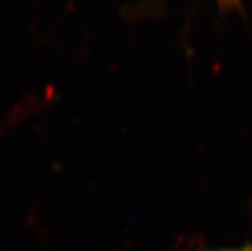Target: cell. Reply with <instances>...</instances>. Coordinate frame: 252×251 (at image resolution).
Returning <instances> with one entry per match:
<instances>
[{
    "label": "cell",
    "instance_id": "6da1fadb",
    "mask_svg": "<svg viewBox=\"0 0 252 251\" xmlns=\"http://www.w3.org/2000/svg\"><path fill=\"white\" fill-rule=\"evenodd\" d=\"M229 251H252V248H244V250H229Z\"/></svg>",
    "mask_w": 252,
    "mask_h": 251
},
{
    "label": "cell",
    "instance_id": "7a4b0ae2",
    "mask_svg": "<svg viewBox=\"0 0 252 251\" xmlns=\"http://www.w3.org/2000/svg\"><path fill=\"white\" fill-rule=\"evenodd\" d=\"M221 2H224V3H234L236 0H221Z\"/></svg>",
    "mask_w": 252,
    "mask_h": 251
}]
</instances>
